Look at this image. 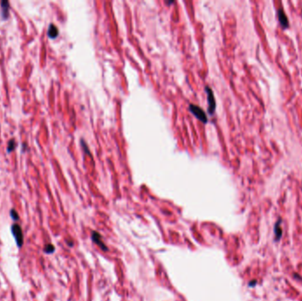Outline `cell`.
<instances>
[{
	"mask_svg": "<svg viewBox=\"0 0 302 301\" xmlns=\"http://www.w3.org/2000/svg\"><path fill=\"white\" fill-rule=\"evenodd\" d=\"M189 110H190L193 116H195L199 120H201V121L203 122V123H207V121H208V118H207V115H206V113L203 111L202 109H201L200 107H198L197 105L190 104V106H189Z\"/></svg>",
	"mask_w": 302,
	"mask_h": 301,
	"instance_id": "1",
	"label": "cell"
},
{
	"mask_svg": "<svg viewBox=\"0 0 302 301\" xmlns=\"http://www.w3.org/2000/svg\"><path fill=\"white\" fill-rule=\"evenodd\" d=\"M12 232H13V235L15 238V241L17 243V246L19 247H22L23 245V240H24V237H23V233H22V230L19 224L17 223H14L13 226H12Z\"/></svg>",
	"mask_w": 302,
	"mask_h": 301,
	"instance_id": "2",
	"label": "cell"
},
{
	"mask_svg": "<svg viewBox=\"0 0 302 301\" xmlns=\"http://www.w3.org/2000/svg\"><path fill=\"white\" fill-rule=\"evenodd\" d=\"M206 92L208 94V113L210 115H213L214 111L216 110V100L214 96L213 92L209 87H206Z\"/></svg>",
	"mask_w": 302,
	"mask_h": 301,
	"instance_id": "3",
	"label": "cell"
},
{
	"mask_svg": "<svg viewBox=\"0 0 302 301\" xmlns=\"http://www.w3.org/2000/svg\"><path fill=\"white\" fill-rule=\"evenodd\" d=\"M277 16H278V20L280 21V24L282 25V27L284 28H286L289 26V22H288L287 16L285 15L284 12L283 10V8H279L277 10Z\"/></svg>",
	"mask_w": 302,
	"mask_h": 301,
	"instance_id": "4",
	"label": "cell"
},
{
	"mask_svg": "<svg viewBox=\"0 0 302 301\" xmlns=\"http://www.w3.org/2000/svg\"><path fill=\"white\" fill-rule=\"evenodd\" d=\"M0 5H1V15H2V18H3V19H7L8 16H9V10H10V4H9V2L6 1V0H4V1H1Z\"/></svg>",
	"mask_w": 302,
	"mask_h": 301,
	"instance_id": "5",
	"label": "cell"
},
{
	"mask_svg": "<svg viewBox=\"0 0 302 301\" xmlns=\"http://www.w3.org/2000/svg\"><path fill=\"white\" fill-rule=\"evenodd\" d=\"M281 222H282V220L278 219L274 226V233H275V240L276 241H279L282 237L283 230L281 228Z\"/></svg>",
	"mask_w": 302,
	"mask_h": 301,
	"instance_id": "6",
	"label": "cell"
},
{
	"mask_svg": "<svg viewBox=\"0 0 302 301\" xmlns=\"http://www.w3.org/2000/svg\"><path fill=\"white\" fill-rule=\"evenodd\" d=\"M58 35H59L58 28L54 24H50L49 27V30H48V36L51 39H54L58 36Z\"/></svg>",
	"mask_w": 302,
	"mask_h": 301,
	"instance_id": "7",
	"label": "cell"
},
{
	"mask_svg": "<svg viewBox=\"0 0 302 301\" xmlns=\"http://www.w3.org/2000/svg\"><path fill=\"white\" fill-rule=\"evenodd\" d=\"M16 146H17V143H16L15 140L14 139H12L10 141L8 142V144H7V152L11 153L12 151H13L15 148H16Z\"/></svg>",
	"mask_w": 302,
	"mask_h": 301,
	"instance_id": "8",
	"label": "cell"
},
{
	"mask_svg": "<svg viewBox=\"0 0 302 301\" xmlns=\"http://www.w3.org/2000/svg\"><path fill=\"white\" fill-rule=\"evenodd\" d=\"M45 253H53L54 251V247L52 245H47L44 248Z\"/></svg>",
	"mask_w": 302,
	"mask_h": 301,
	"instance_id": "9",
	"label": "cell"
},
{
	"mask_svg": "<svg viewBox=\"0 0 302 301\" xmlns=\"http://www.w3.org/2000/svg\"><path fill=\"white\" fill-rule=\"evenodd\" d=\"M11 216H12V218H13V220H15V221L19 219L18 214H17V212L15 211L14 209H12V210H11Z\"/></svg>",
	"mask_w": 302,
	"mask_h": 301,
	"instance_id": "10",
	"label": "cell"
},
{
	"mask_svg": "<svg viewBox=\"0 0 302 301\" xmlns=\"http://www.w3.org/2000/svg\"><path fill=\"white\" fill-rule=\"evenodd\" d=\"M255 283H256V281H254V282L253 281V282H251V283H249V285H250V286L252 287L253 285H254V284H255Z\"/></svg>",
	"mask_w": 302,
	"mask_h": 301,
	"instance_id": "11",
	"label": "cell"
}]
</instances>
